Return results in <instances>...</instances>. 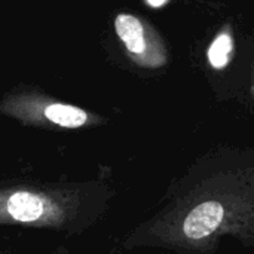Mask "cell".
I'll return each instance as SVG.
<instances>
[{
  "instance_id": "5",
  "label": "cell",
  "mask_w": 254,
  "mask_h": 254,
  "mask_svg": "<svg viewBox=\"0 0 254 254\" xmlns=\"http://www.w3.org/2000/svg\"><path fill=\"white\" fill-rule=\"evenodd\" d=\"M232 51V40L229 34H220L208 49V60L213 67L223 68L229 63V54Z\"/></svg>"
},
{
  "instance_id": "3",
  "label": "cell",
  "mask_w": 254,
  "mask_h": 254,
  "mask_svg": "<svg viewBox=\"0 0 254 254\" xmlns=\"http://www.w3.org/2000/svg\"><path fill=\"white\" fill-rule=\"evenodd\" d=\"M116 33L122 39V42L127 45V48L134 54H141L146 49V40H144V30L141 22L132 16L122 13L116 18L115 22Z\"/></svg>"
},
{
  "instance_id": "1",
  "label": "cell",
  "mask_w": 254,
  "mask_h": 254,
  "mask_svg": "<svg viewBox=\"0 0 254 254\" xmlns=\"http://www.w3.org/2000/svg\"><path fill=\"white\" fill-rule=\"evenodd\" d=\"M225 219V210L217 202H204L195 207L183 222V234L193 241L213 235Z\"/></svg>"
},
{
  "instance_id": "4",
  "label": "cell",
  "mask_w": 254,
  "mask_h": 254,
  "mask_svg": "<svg viewBox=\"0 0 254 254\" xmlns=\"http://www.w3.org/2000/svg\"><path fill=\"white\" fill-rule=\"evenodd\" d=\"M45 116L51 122L64 128H79L85 125L88 121V115L82 109L68 104H60V103L48 106L45 109Z\"/></svg>"
},
{
  "instance_id": "6",
  "label": "cell",
  "mask_w": 254,
  "mask_h": 254,
  "mask_svg": "<svg viewBox=\"0 0 254 254\" xmlns=\"http://www.w3.org/2000/svg\"><path fill=\"white\" fill-rule=\"evenodd\" d=\"M165 1H167V0H147V3H149L150 6H153V7H159V6H162Z\"/></svg>"
},
{
  "instance_id": "2",
  "label": "cell",
  "mask_w": 254,
  "mask_h": 254,
  "mask_svg": "<svg viewBox=\"0 0 254 254\" xmlns=\"http://www.w3.org/2000/svg\"><path fill=\"white\" fill-rule=\"evenodd\" d=\"M4 211L16 222H36L46 214V202L30 192H15L4 201Z\"/></svg>"
}]
</instances>
